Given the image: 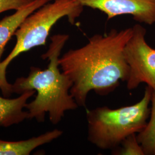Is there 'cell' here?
<instances>
[{
  "label": "cell",
  "instance_id": "obj_1",
  "mask_svg": "<svg viewBox=\"0 0 155 155\" xmlns=\"http://www.w3.org/2000/svg\"><path fill=\"white\" fill-rule=\"evenodd\" d=\"M132 35V28L96 34L86 45L59 58L61 71L72 81L70 91L78 106H86L90 91L105 95L116 89L120 81H127L129 66L124 49Z\"/></svg>",
  "mask_w": 155,
  "mask_h": 155
},
{
  "label": "cell",
  "instance_id": "obj_2",
  "mask_svg": "<svg viewBox=\"0 0 155 155\" xmlns=\"http://www.w3.org/2000/svg\"><path fill=\"white\" fill-rule=\"evenodd\" d=\"M68 39L66 34L52 36L48 50L41 56L49 61L47 68L31 67L27 77L18 78L12 84L13 93L20 95L31 90L37 93L35 100L25 106L28 119L44 122L48 113L51 122L56 125L61 121L66 111L79 107L70 94L72 81L59 68V59Z\"/></svg>",
  "mask_w": 155,
  "mask_h": 155
},
{
  "label": "cell",
  "instance_id": "obj_3",
  "mask_svg": "<svg viewBox=\"0 0 155 155\" xmlns=\"http://www.w3.org/2000/svg\"><path fill=\"white\" fill-rule=\"evenodd\" d=\"M152 89L147 86L137 103L112 109L98 107L86 113L87 140L101 150H115L127 137L144 129L150 116Z\"/></svg>",
  "mask_w": 155,
  "mask_h": 155
},
{
  "label": "cell",
  "instance_id": "obj_4",
  "mask_svg": "<svg viewBox=\"0 0 155 155\" xmlns=\"http://www.w3.org/2000/svg\"><path fill=\"white\" fill-rule=\"evenodd\" d=\"M83 6L77 0H54L27 17L15 33L16 43L11 53L0 63V89L5 97L13 93L12 85L6 79L8 66L21 54L34 47L45 45L53 26L64 17L74 24L83 12Z\"/></svg>",
  "mask_w": 155,
  "mask_h": 155
},
{
  "label": "cell",
  "instance_id": "obj_5",
  "mask_svg": "<svg viewBox=\"0 0 155 155\" xmlns=\"http://www.w3.org/2000/svg\"><path fill=\"white\" fill-rule=\"evenodd\" d=\"M147 31L140 24L132 27V35L124 49V55L129 66L127 79L129 90L146 83L155 91V49L145 40Z\"/></svg>",
  "mask_w": 155,
  "mask_h": 155
},
{
  "label": "cell",
  "instance_id": "obj_6",
  "mask_svg": "<svg viewBox=\"0 0 155 155\" xmlns=\"http://www.w3.org/2000/svg\"><path fill=\"white\" fill-rule=\"evenodd\" d=\"M87 6L105 13L110 20L114 17L130 15L140 23L155 24V0H77Z\"/></svg>",
  "mask_w": 155,
  "mask_h": 155
},
{
  "label": "cell",
  "instance_id": "obj_7",
  "mask_svg": "<svg viewBox=\"0 0 155 155\" xmlns=\"http://www.w3.org/2000/svg\"><path fill=\"white\" fill-rule=\"evenodd\" d=\"M35 93L33 90L26 91L13 99L0 96V127H9L28 119V112L23 109Z\"/></svg>",
  "mask_w": 155,
  "mask_h": 155
},
{
  "label": "cell",
  "instance_id": "obj_8",
  "mask_svg": "<svg viewBox=\"0 0 155 155\" xmlns=\"http://www.w3.org/2000/svg\"><path fill=\"white\" fill-rule=\"evenodd\" d=\"M52 0H35L29 5L18 10L8 16L3 18L0 21V63L4 52L6 45L15 35L17 29L24 20L40 7Z\"/></svg>",
  "mask_w": 155,
  "mask_h": 155
},
{
  "label": "cell",
  "instance_id": "obj_9",
  "mask_svg": "<svg viewBox=\"0 0 155 155\" xmlns=\"http://www.w3.org/2000/svg\"><path fill=\"white\" fill-rule=\"evenodd\" d=\"M63 131L58 129L37 137L18 141H8L0 139V155H29L33 150L48 144L61 136Z\"/></svg>",
  "mask_w": 155,
  "mask_h": 155
},
{
  "label": "cell",
  "instance_id": "obj_10",
  "mask_svg": "<svg viewBox=\"0 0 155 155\" xmlns=\"http://www.w3.org/2000/svg\"><path fill=\"white\" fill-rule=\"evenodd\" d=\"M151 103L150 121L137 135V140L145 155H155V91L153 90Z\"/></svg>",
  "mask_w": 155,
  "mask_h": 155
},
{
  "label": "cell",
  "instance_id": "obj_11",
  "mask_svg": "<svg viewBox=\"0 0 155 155\" xmlns=\"http://www.w3.org/2000/svg\"><path fill=\"white\" fill-rule=\"evenodd\" d=\"M121 144L122 149L118 152L119 155H144L143 150L137 140L136 134L127 137Z\"/></svg>",
  "mask_w": 155,
  "mask_h": 155
},
{
  "label": "cell",
  "instance_id": "obj_12",
  "mask_svg": "<svg viewBox=\"0 0 155 155\" xmlns=\"http://www.w3.org/2000/svg\"><path fill=\"white\" fill-rule=\"evenodd\" d=\"M35 0H0V13L4 12L15 10L16 11L29 5Z\"/></svg>",
  "mask_w": 155,
  "mask_h": 155
}]
</instances>
